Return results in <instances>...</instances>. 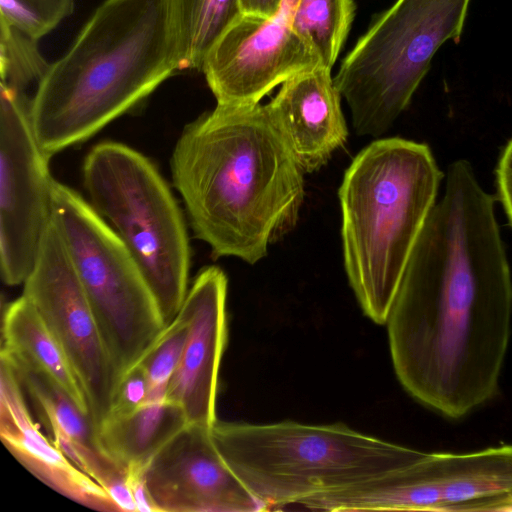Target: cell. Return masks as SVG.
I'll use <instances>...</instances> for the list:
<instances>
[{"label": "cell", "mask_w": 512, "mask_h": 512, "mask_svg": "<svg viewBox=\"0 0 512 512\" xmlns=\"http://www.w3.org/2000/svg\"><path fill=\"white\" fill-rule=\"evenodd\" d=\"M214 443L265 510L340 491L404 466L423 452L343 423L218 421Z\"/></svg>", "instance_id": "5"}, {"label": "cell", "mask_w": 512, "mask_h": 512, "mask_svg": "<svg viewBox=\"0 0 512 512\" xmlns=\"http://www.w3.org/2000/svg\"><path fill=\"white\" fill-rule=\"evenodd\" d=\"M74 10V0H0V21L39 40Z\"/></svg>", "instance_id": "23"}, {"label": "cell", "mask_w": 512, "mask_h": 512, "mask_svg": "<svg viewBox=\"0 0 512 512\" xmlns=\"http://www.w3.org/2000/svg\"><path fill=\"white\" fill-rule=\"evenodd\" d=\"M0 437L14 458L51 489L93 510L118 511L106 491L39 431L26 406L22 387L11 366L3 359Z\"/></svg>", "instance_id": "15"}, {"label": "cell", "mask_w": 512, "mask_h": 512, "mask_svg": "<svg viewBox=\"0 0 512 512\" xmlns=\"http://www.w3.org/2000/svg\"><path fill=\"white\" fill-rule=\"evenodd\" d=\"M498 197L512 225V139L505 146L496 170Z\"/></svg>", "instance_id": "25"}, {"label": "cell", "mask_w": 512, "mask_h": 512, "mask_svg": "<svg viewBox=\"0 0 512 512\" xmlns=\"http://www.w3.org/2000/svg\"><path fill=\"white\" fill-rule=\"evenodd\" d=\"M283 0H240L243 14L271 17L275 15Z\"/></svg>", "instance_id": "27"}, {"label": "cell", "mask_w": 512, "mask_h": 512, "mask_svg": "<svg viewBox=\"0 0 512 512\" xmlns=\"http://www.w3.org/2000/svg\"><path fill=\"white\" fill-rule=\"evenodd\" d=\"M341 98L331 70L318 66L285 81L265 105L305 173L320 169L347 141Z\"/></svg>", "instance_id": "14"}, {"label": "cell", "mask_w": 512, "mask_h": 512, "mask_svg": "<svg viewBox=\"0 0 512 512\" xmlns=\"http://www.w3.org/2000/svg\"><path fill=\"white\" fill-rule=\"evenodd\" d=\"M355 8L354 0H298L292 26L316 52L323 67L332 70L349 34Z\"/></svg>", "instance_id": "20"}, {"label": "cell", "mask_w": 512, "mask_h": 512, "mask_svg": "<svg viewBox=\"0 0 512 512\" xmlns=\"http://www.w3.org/2000/svg\"><path fill=\"white\" fill-rule=\"evenodd\" d=\"M297 2L283 0L271 17L243 14L212 47L202 70L218 105L259 104L276 86L322 66L292 26Z\"/></svg>", "instance_id": "11"}, {"label": "cell", "mask_w": 512, "mask_h": 512, "mask_svg": "<svg viewBox=\"0 0 512 512\" xmlns=\"http://www.w3.org/2000/svg\"><path fill=\"white\" fill-rule=\"evenodd\" d=\"M147 397V376L144 369L137 364L119 381L106 419L122 417L136 411L147 401Z\"/></svg>", "instance_id": "24"}, {"label": "cell", "mask_w": 512, "mask_h": 512, "mask_svg": "<svg viewBox=\"0 0 512 512\" xmlns=\"http://www.w3.org/2000/svg\"><path fill=\"white\" fill-rule=\"evenodd\" d=\"M178 71L202 69L220 37L243 15L240 0H168Z\"/></svg>", "instance_id": "19"}, {"label": "cell", "mask_w": 512, "mask_h": 512, "mask_svg": "<svg viewBox=\"0 0 512 512\" xmlns=\"http://www.w3.org/2000/svg\"><path fill=\"white\" fill-rule=\"evenodd\" d=\"M187 423L182 408L167 398H147L136 411L105 419L100 444L117 464L145 468L152 457Z\"/></svg>", "instance_id": "18"}, {"label": "cell", "mask_w": 512, "mask_h": 512, "mask_svg": "<svg viewBox=\"0 0 512 512\" xmlns=\"http://www.w3.org/2000/svg\"><path fill=\"white\" fill-rule=\"evenodd\" d=\"M512 322V276L494 200L466 160L412 250L386 325L395 374L417 402L460 419L498 392Z\"/></svg>", "instance_id": "1"}, {"label": "cell", "mask_w": 512, "mask_h": 512, "mask_svg": "<svg viewBox=\"0 0 512 512\" xmlns=\"http://www.w3.org/2000/svg\"><path fill=\"white\" fill-rule=\"evenodd\" d=\"M443 174L430 150L391 137L362 149L339 188L344 267L364 314L386 324Z\"/></svg>", "instance_id": "4"}, {"label": "cell", "mask_w": 512, "mask_h": 512, "mask_svg": "<svg viewBox=\"0 0 512 512\" xmlns=\"http://www.w3.org/2000/svg\"><path fill=\"white\" fill-rule=\"evenodd\" d=\"M227 277L217 266L202 269L179 310L188 333L167 399L179 405L188 424L212 428L221 359L228 337Z\"/></svg>", "instance_id": "13"}, {"label": "cell", "mask_w": 512, "mask_h": 512, "mask_svg": "<svg viewBox=\"0 0 512 512\" xmlns=\"http://www.w3.org/2000/svg\"><path fill=\"white\" fill-rule=\"evenodd\" d=\"M23 392L33 402L42 422L52 435L53 444L92 479L111 463L103 450L98 430L90 416L70 395L44 373L11 363Z\"/></svg>", "instance_id": "16"}, {"label": "cell", "mask_w": 512, "mask_h": 512, "mask_svg": "<svg viewBox=\"0 0 512 512\" xmlns=\"http://www.w3.org/2000/svg\"><path fill=\"white\" fill-rule=\"evenodd\" d=\"M145 468L129 467L128 481L133 496V500L138 512H158L155 506L145 478Z\"/></svg>", "instance_id": "26"}, {"label": "cell", "mask_w": 512, "mask_h": 512, "mask_svg": "<svg viewBox=\"0 0 512 512\" xmlns=\"http://www.w3.org/2000/svg\"><path fill=\"white\" fill-rule=\"evenodd\" d=\"M187 333L188 322L178 313L138 362L147 376V398H167L169 383L179 364Z\"/></svg>", "instance_id": "22"}, {"label": "cell", "mask_w": 512, "mask_h": 512, "mask_svg": "<svg viewBox=\"0 0 512 512\" xmlns=\"http://www.w3.org/2000/svg\"><path fill=\"white\" fill-rule=\"evenodd\" d=\"M168 0H105L36 86L29 117L50 158L97 133L178 71Z\"/></svg>", "instance_id": "3"}, {"label": "cell", "mask_w": 512, "mask_h": 512, "mask_svg": "<svg viewBox=\"0 0 512 512\" xmlns=\"http://www.w3.org/2000/svg\"><path fill=\"white\" fill-rule=\"evenodd\" d=\"M470 1L397 0L374 19L333 77L358 135L378 138L391 128L436 51L459 40Z\"/></svg>", "instance_id": "7"}, {"label": "cell", "mask_w": 512, "mask_h": 512, "mask_svg": "<svg viewBox=\"0 0 512 512\" xmlns=\"http://www.w3.org/2000/svg\"><path fill=\"white\" fill-rule=\"evenodd\" d=\"M82 178L89 203L139 266L167 326L185 296L190 246L180 207L155 165L118 142L88 152Z\"/></svg>", "instance_id": "6"}, {"label": "cell", "mask_w": 512, "mask_h": 512, "mask_svg": "<svg viewBox=\"0 0 512 512\" xmlns=\"http://www.w3.org/2000/svg\"><path fill=\"white\" fill-rule=\"evenodd\" d=\"M23 295L56 339L87 397L95 427L106 419L117 375L53 214Z\"/></svg>", "instance_id": "9"}, {"label": "cell", "mask_w": 512, "mask_h": 512, "mask_svg": "<svg viewBox=\"0 0 512 512\" xmlns=\"http://www.w3.org/2000/svg\"><path fill=\"white\" fill-rule=\"evenodd\" d=\"M144 473L158 512L265 511L218 451L212 428L186 424Z\"/></svg>", "instance_id": "12"}, {"label": "cell", "mask_w": 512, "mask_h": 512, "mask_svg": "<svg viewBox=\"0 0 512 512\" xmlns=\"http://www.w3.org/2000/svg\"><path fill=\"white\" fill-rule=\"evenodd\" d=\"M1 357L46 374L89 415L81 383L36 308L23 294L3 312Z\"/></svg>", "instance_id": "17"}, {"label": "cell", "mask_w": 512, "mask_h": 512, "mask_svg": "<svg viewBox=\"0 0 512 512\" xmlns=\"http://www.w3.org/2000/svg\"><path fill=\"white\" fill-rule=\"evenodd\" d=\"M52 208L119 383L166 325L136 261L90 203L53 180Z\"/></svg>", "instance_id": "8"}, {"label": "cell", "mask_w": 512, "mask_h": 512, "mask_svg": "<svg viewBox=\"0 0 512 512\" xmlns=\"http://www.w3.org/2000/svg\"><path fill=\"white\" fill-rule=\"evenodd\" d=\"M49 66L37 40L0 21L1 85L26 93L32 84H39Z\"/></svg>", "instance_id": "21"}, {"label": "cell", "mask_w": 512, "mask_h": 512, "mask_svg": "<svg viewBox=\"0 0 512 512\" xmlns=\"http://www.w3.org/2000/svg\"><path fill=\"white\" fill-rule=\"evenodd\" d=\"M26 93L0 87V265L24 284L53 214L49 157L33 133Z\"/></svg>", "instance_id": "10"}, {"label": "cell", "mask_w": 512, "mask_h": 512, "mask_svg": "<svg viewBox=\"0 0 512 512\" xmlns=\"http://www.w3.org/2000/svg\"><path fill=\"white\" fill-rule=\"evenodd\" d=\"M304 173L261 104H217L185 126L171 157L195 236L215 258L249 264L296 222Z\"/></svg>", "instance_id": "2"}]
</instances>
